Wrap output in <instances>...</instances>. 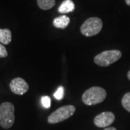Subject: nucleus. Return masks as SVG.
<instances>
[{"instance_id": "nucleus-1", "label": "nucleus", "mask_w": 130, "mask_h": 130, "mask_svg": "<svg viewBox=\"0 0 130 130\" xmlns=\"http://www.w3.org/2000/svg\"><path fill=\"white\" fill-rule=\"evenodd\" d=\"M106 95L105 89L95 86L84 92L82 95V101L87 106H93L103 102L106 99Z\"/></svg>"}, {"instance_id": "nucleus-2", "label": "nucleus", "mask_w": 130, "mask_h": 130, "mask_svg": "<svg viewBox=\"0 0 130 130\" xmlns=\"http://www.w3.org/2000/svg\"><path fill=\"white\" fill-rule=\"evenodd\" d=\"M15 121L14 106L10 102H4L0 105V126L4 129H9Z\"/></svg>"}, {"instance_id": "nucleus-3", "label": "nucleus", "mask_w": 130, "mask_h": 130, "mask_svg": "<svg viewBox=\"0 0 130 130\" xmlns=\"http://www.w3.org/2000/svg\"><path fill=\"white\" fill-rule=\"evenodd\" d=\"M122 54L119 50H108L98 54L94 58V62L100 67H108L121 59Z\"/></svg>"}, {"instance_id": "nucleus-4", "label": "nucleus", "mask_w": 130, "mask_h": 130, "mask_svg": "<svg viewBox=\"0 0 130 130\" xmlns=\"http://www.w3.org/2000/svg\"><path fill=\"white\" fill-rule=\"evenodd\" d=\"M103 28L101 19L97 17H92L87 19L80 28L82 34L87 37H91L101 32Z\"/></svg>"}, {"instance_id": "nucleus-5", "label": "nucleus", "mask_w": 130, "mask_h": 130, "mask_svg": "<svg viewBox=\"0 0 130 130\" xmlns=\"http://www.w3.org/2000/svg\"><path fill=\"white\" fill-rule=\"evenodd\" d=\"M76 111V108L72 105H67L60 107L48 117L49 124H57L64 121L72 116Z\"/></svg>"}, {"instance_id": "nucleus-6", "label": "nucleus", "mask_w": 130, "mask_h": 130, "mask_svg": "<svg viewBox=\"0 0 130 130\" xmlns=\"http://www.w3.org/2000/svg\"><path fill=\"white\" fill-rule=\"evenodd\" d=\"M114 121H115V116L112 112H103L95 117L94 124L99 128H103V127L109 126L113 123Z\"/></svg>"}, {"instance_id": "nucleus-7", "label": "nucleus", "mask_w": 130, "mask_h": 130, "mask_svg": "<svg viewBox=\"0 0 130 130\" xmlns=\"http://www.w3.org/2000/svg\"><path fill=\"white\" fill-rule=\"evenodd\" d=\"M9 88L12 92L16 95H23L29 89L28 83L21 77H16L13 79L9 83Z\"/></svg>"}, {"instance_id": "nucleus-8", "label": "nucleus", "mask_w": 130, "mask_h": 130, "mask_svg": "<svg viewBox=\"0 0 130 130\" xmlns=\"http://www.w3.org/2000/svg\"><path fill=\"white\" fill-rule=\"evenodd\" d=\"M70 22V19L69 17L66 15H61V16H59V17H56V18H54V20H53V25L56 28L64 29L68 26Z\"/></svg>"}, {"instance_id": "nucleus-9", "label": "nucleus", "mask_w": 130, "mask_h": 130, "mask_svg": "<svg viewBox=\"0 0 130 130\" xmlns=\"http://www.w3.org/2000/svg\"><path fill=\"white\" fill-rule=\"evenodd\" d=\"M74 9H75V5L72 0H64L58 8V11L59 13L61 14H67L73 12Z\"/></svg>"}, {"instance_id": "nucleus-10", "label": "nucleus", "mask_w": 130, "mask_h": 130, "mask_svg": "<svg viewBox=\"0 0 130 130\" xmlns=\"http://www.w3.org/2000/svg\"><path fill=\"white\" fill-rule=\"evenodd\" d=\"M12 41V32L9 29H0V43L8 45Z\"/></svg>"}, {"instance_id": "nucleus-11", "label": "nucleus", "mask_w": 130, "mask_h": 130, "mask_svg": "<svg viewBox=\"0 0 130 130\" xmlns=\"http://www.w3.org/2000/svg\"><path fill=\"white\" fill-rule=\"evenodd\" d=\"M38 6L43 10H48L54 7L56 4L55 0H37Z\"/></svg>"}, {"instance_id": "nucleus-12", "label": "nucleus", "mask_w": 130, "mask_h": 130, "mask_svg": "<svg viewBox=\"0 0 130 130\" xmlns=\"http://www.w3.org/2000/svg\"><path fill=\"white\" fill-rule=\"evenodd\" d=\"M121 104L127 111L130 112V92L126 93L122 98Z\"/></svg>"}, {"instance_id": "nucleus-13", "label": "nucleus", "mask_w": 130, "mask_h": 130, "mask_svg": "<svg viewBox=\"0 0 130 130\" xmlns=\"http://www.w3.org/2000/svg\"><path fill=\"white\" fill-rule=\"evenodd\" d=\"M64 88L63 86H60L54 94V98L57 100H61L64 98Z\"/></svg>"}, {"instance_id": "nucleus-14", "label": "nucleus", "mask_w": 130, "mask_h": 130, "mask_svg": "<svg viewBox=\"0 0 130 130\" xmlns=\"http://www.w3.org/2000/svg\"><path fill=\"white\" fill-rule=\"evenodd\" d=\"M41 104L46 108H49L51 106V99L48 96H43L41 98Z\"/></svg>"}, {"instance_id": "nucleus-15", "label": "nucleus", "mask_w": 130, "mask_h": 130, "mask_svg": "<svg viewBox=\"0 0 130 130\" xmlns=\"http://www.w3.org/2000/svg\"><path fill=\"white\" fill-rule=\"evenodd\" d=\"M7 55H8V53H7V51L5 46H3L2 44L0 43V58L7 57Z\"/></svg>"}, {"instance_id": "nucleus-16", "label": "nucleus", "mask_w": 130, "mask_h": 130, "mask_svg": "<svg viewBox=\"0 0 130 130\" xmlns=\"http://www.w3.org/2000/svg\"><path fill=\"white\" fill-rule=\"evenodd\" d=\"M103 130H117L115 127H107Z\"/></svg>"}, {"instance_id": "nucleus-17", "label": "nucleus", "mask_w": 130, "mask_h": 130, "mask_svg": "<svg viewBox=\"0 0 130 130\" xmlns=\"http://www.w3.org/2000/svg\"><path fill=\"white\" fill-rule=\"evenodd\" d=\"M125 2L126 5L130 6V0H125Z\"/></svg>"}, {"instance_id": "nucleus-18", "label": "nucleus", "mask_w": 130, "mask_h": 130, "mask_svg": "<svg viewBox=\"0 0 130 130\" xmlns=\"http://www.w3.org/2000/svg\"><path fill=\"white\" fill-rule=\"evenodd\" d=\"M127 77H128V79L130 80V70L128 72V73H127Z\"/></svg>"}]
</instances>
